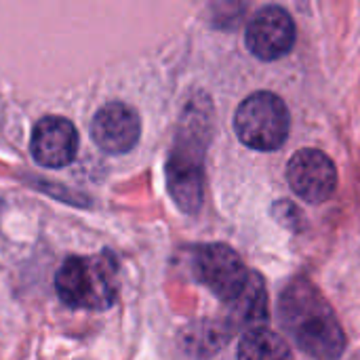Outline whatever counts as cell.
<instances>
[{"label":"cell","mask_w":360,"mask_h":360,"mask_svg":"<svg viewBox=\"0 0 360 360\" xmlns=\"http://www.w3.org/2000/svg\"><path fill=\"white\" fill-rule=\"evenodd\" d=\"M213 133V105L205 93L188 99L167 160V190L184 213H198L205 196V152Z\"/></svg>","instance_id":"obj_1"},{"label":"cell","mask_w":360,"mask_h":360,"mask_svg":"<svg viewBox=\"0 0 360 360\" xmlns=\"http://www.w3.org/2000/svg\"><path fill=\"white\" fill-rule=\"evenodd\" d=\"M278 314L287 333L295 340L297 348L316 360H338L344 354V329L321 295L308 281H291L278 304Z\"/></svg>","instance_id":"obj_2"},{"label":"cell","mask_w":360,"mask_h":360,"mask_svg":"<svg viewBox=\"0 0 360 360\" xmlns=\"http://www.w3.org/2000/svg\"><path fill=\"white\" fill-rule=\"evenodd\" d=\"M55 291L68 308L101 312L118 297V266L110 253L68 257L55 276Z\"/></svg>","instance_id":"obj_3"},{"label":"cell","mask_w":360,"mask_h":360,"mask_svg":"<svg viewBox=\"0 0 360 360\" xmlns=\"http://www.w3.org/2000/svg\"><path fill=\"white\" fill-rule=\"evenodd\" d=\"M289 129V110L285 101L270 91H257L236 108L234 131L238 139L253 150H278L287 141Z\"/></svg>","instance_id":"obj_4"},{"label":"cell","mask_w":360,"mask_h":360,"mask_svg":"<svg viewBox=\"0 0 360 360\" xmlns=\"http://www.w3.org/2000/svg\"><path fill=\"white\" fill-rule=\"evenodd\" d=\"M192 268L198 283H202L226 306L240 295L251 274L240 255L224 243L198 247L194 253Z\"/></svg>","instance_id":"obj_5"},{"label":"cell","mask_w":360,"mask_h":360,"mask_svg":"<svg viewBox=\"0 0 360 360\" xmlns=\"http://www.w3.org/2000/svg\"><path fill=\"white\" fill-rule=\"evenodd\" d=\"M247 49L262 61L285 57L295 44V23L289 11L276 4L259 8L247 23Z\"/></svg>","instance_id":"obj_6"},{"label":"cell","mask_w":360,"mask_h":360,"mask_svg":"<svg viewBox=\"0 0 360 360\" xmlns=\"http://www.w3.org/2000/svg\"><path fill=\"white\" fill-rule=\"evenodd\" d=\"M287 181L295 196L306 202L321 205L329 200L338 188V169L321 150H300L287 165Z\"/></svg>","instance_id":"obj_7"},{"label":"cell","mask_w":360,"mask_h":360,"mask_svg":"<svg viewBox=\"0 0 360 360\" xmlns=\"http://www.w3.org/2000/svg\"><path fill=\"white\" fill-rule=\"evenodd\" d=\"M139 133L141 122L137 112L122 101L105 103L91 122V137L95 146L108 154L131 152L139 141Z\"/></svg>","instance_id":"obj_8"},{"label":"cell","mask_w":360,"mask_h":360,"mask_svg":"<svg viewBox=\"0 0 360 360\" xmlns=\"http://www.w3.org/2000/svg\"><path fill=\"white\" fill-rule=\"evenodd\" d=\"M30 150L42 167H68L78 152V131L63 116H44L34 124Z\"/></svg>","instance_id":"obj_9"},{"label":"cell","mask_w":360,"mask_h":360,"mask_svg":"<svg viewBox=\"0 0 360 360\" xmlns=\"http://www.w3.org/2000/svg\"><path fill=\"white\" fill-rule=\"evenodd\" d=\"M228 325L238 331H251V329H259L266 327L268 321V293L264 287V281L257 272L249 274V281L245 285V289L240 291V295L228 304Z\"/></svg>","instance_id":"obj_10"},{"label":"cell","mask_w":360,"mask_h":360,"mask_svg":"<svg viewBox=\"0 0 360 360\" xmlns=\"http://www.w3.org/2000/svg\"><path fill=\"white\" fill-rule=\"evenodd\" d=\"M234 329L228 325V321H198L192 323L181 333V346L186 352L198 359L213 356L219 352L232 338Z\"/></svg>","instance_id":"obj_11"},{"label":"cell","mask_w":360,"mask_h":360,"mask_svg":"<svg viewBox=\"0 0 360 360\" xmlns=\"http://www.w3.org/2000/svg\"><path fill=\"white\" fill-rule=\"evenodd\" d=\"M238 360H293L289 344L268 327L245 331L238 344Z\"/></svg>","instance_id":"obj_12"}]
</instances>
